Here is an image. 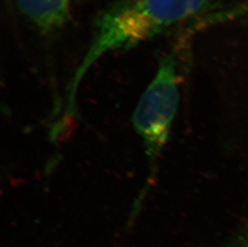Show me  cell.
Here are the masks:
<instances>
[{"mask_svg":"<svg viewBox=\"0 0 248 247\" xmlns=\"http://www.w3.org/2000/svg\"><path fill=\"white\" fill-rule=\"evenodd\" d=\"M211 0H117L94 23L91 41L68 88L76 100L81 79L99 59L138 47L173 26L206 12Z\"/></svg>","mask_w":248,"mask_h":247,"instance_id":"cell-1","label":"cell"},{"mask_svg":"<svg viewBox=\"0 0 248 247\" xmlns=\"http://www.w3.org/2000/svg\"><path fill=\"white\" fill-rule=\"evenodd\" d=\"M178 58L174 51L159 61L157 72L140 97L134 111V127L142 138L147 154L150 176L164 148L179 104Z\"/></svg>","mask_w":248,"mask_h":247,"instance_id":"cell-2","label":"cell"},{"mask_svg":"<svg viewBox=\"0 0 248 247\" xmlns=\"http://www.w3.org/2000/svg\"><path fill=\"white\" fill-rule=\"evenodd\" d=\"M73 0H15L17 9L40 32L61 30L71 18Z\"/></svg>","mask_w":248,"mask_h":247,"instance_id":"cell-3","label":"cell"},{"mask_svg":"<svg viewBox=\"0 0 248 247\" xmlns=\"http://www.w3.org/2000/svg\"><path fill=\"white\" fill-rule=\"evenodd\" d=\"M234 247H248V235L244 237Z\"/></svg>","mask_w":248,"mask_h":247,"instance_id":"cell-4","label":"cell"}]
</instances>
